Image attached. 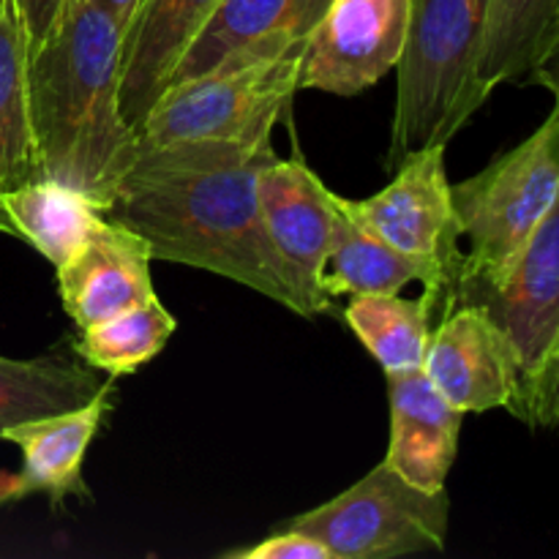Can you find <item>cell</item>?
I'll return each mask as SVG.
<instances>
[{
  "label": "cell",
  "instance_id": "obj_16",
  "mask_svg": "<svg viewBox=\"0 0 559 559\" xmlns=\"http://www.w3.org/2000/svg\"><path fill=\"white\" fill-rule=\"evenodd\" d=\"M222 0H142L120 49V112L140 129Z\"/></svg>",
  "mask_w": 559,
  "mask_h": 559
},
{
  "label": "cell",
  "instance_id": "obj_15",
  "mask_svg": "<svg viewBox=\"0 0 559 559\" xmlns=\"http://www.w3.org/2000/svg\"><path fill=\"white\" fill-rule=\"evenodd\" d=\"M391 404V437L382 462L424 491H445L459 456L462 418L442 399L424 369L385 374Z\"/></svg>",
  "mask_w": 559,
  "mask_h": 559
},
{
  "label": "cell",
  "instance_id": "obj_13",
  "mask_svg": "<svg viewBox=\"0 0 559 559\" xmlns=\"http://www.w3.org/2000/svg\"><path fill=\"white\" fill-rule=\"evenodd\" d=\"M151 265V246L112 218H104L87 243L55 267L60 304L76 331L156 298Z\"/></svg>",
  "mask_w": 559,
  "mask_h": 559
},
{
  "label": "cell",
  "instance_id": "obj_11",
  "mask_svg": "<svg viewBox=\"0 0 559 559\" xmlns=\"http://www.w3.org/2000/svg\"><path fill=\"white\" fill-rule=\"evenodd\" d=\"M475 304L486 306L516 353L522 404L524 393L559 342V197L508 276L478 295Z\"/></svg>",
  "mask_w": 559,
  "mask_h": 559
},
{
  "label": "cell",
  "instance_id": "obj_9",
  "mask_svg": "<svg viewBox=\"0 0 559 559\" xmlns=\"http://www.w3.org/2000/svg\"><path fill=\"white\" fill-rule=\"evenodd\" d=\"M257 197L267 238L300 295L304 317L331 311L322 271L336 227V191L328 189L304 158L273 156L257 175Z\"/></svg>",
  "mask_w": 559,
  "mask_h": 559
},
{
  "label": "cell",
  "instance_id": "obj_8",
  "mask_svg": "<svg viewBox=\"0 0 559 559\" xmlns=\"http://www.w3.org/2000/svg\"><path fill=\"white\" fill-rule=\"evenodd\" d=\"M413 0H331L306 38L300 91L358 96L402 60Z\"/></svg>",
  "mask_w": 559,
  "mask_h": 559
},
{
  "label": "cell",
  "instance_id": "obj_20",
  "mask_svg": "<svg viewBox=\"0 0 559 559\" xmlns=\"http://www.w3.org/2000/svg\"><path fill=\"white\" fill-rule=\"evenodd\" d=\"M0 200L14 222L16 238L31 243L55 267L71 260L107 218L91 197L49 178L3 191Z\"/></svg>",
  "mask_w": 559,
  "mask_h": 559
},
{
  "label": "cell",
  "instance_id": "obj_25",
  "mask_svg": "<svg viewBox=\"0 0 559 559\" xmlns=\"http://www.w3.org/2000/svg\"><path fill=\"white\" fill-rule=\"evenodd\" d=\"M224 559H331L328 549L311 535L300 530L278 527L260 544H251L246 549H229L222 555Z\"/></svg>",
  "mask_w": 559,
  "mask_h": 559
},
{
  "label": "cell",
  "instance_id": "obj_29",
  "mask_svg": "<svg viewBox=\"0 0 559 559\" xmlns=\"http://www.w3.org/2000/svg\"><path fill=\"white\" fill-rule=\"evenodd\" d=\"M0 233L11 235V238H16V227H14V222H11L9 213H5L3 200H0Z\"/></svg>",
  "mask_w": 559,
  "mask_h": 559
},
{
  "label": "cell",
  "instance_id": "obj_23",
  "mask_svg": "<svg viewBox=\"0 0 559 559\" xmlns=\"http://www.w3.org/2000/svg\"><path fill=\"white\" fill-rule=\"evenodd\" d=\"M178 320L158 298L118 311L76 331L74 353L96 371L118 380L151 364L173 338Z\"/></svg>",
  "mask_w": 559,
  "mask_h": 559
},
{
  "label": "cell",
  "instance_id": "obj_7",
  "mask_svg": "<svg viewBox=\"0 0 559 559\" xmlns=\"http://www.w3.org/2000/svg\"><path fill=\"white\" fill-rule=\"evenodd\" d=\"M445 147L431 145L409 153L399 162L391 183L374 197L347 200L338 194V202L360 227L429 267L445 289L448 311L459 304L464 251L445 169Z\"/></svg>",
  "mask_w": 559,
  "mask_h": 559
},
{
  "label": "cell",
  "instance_id": "obj_27",
  "mask_svg": "<svg viewBox=\"0 0 559 559\" xmlns=\"http://www.w3.org/2000/svg\"><path fill=\"white\" fill-rule=\"evenodd\" d=\"M527 82L546 87V91L555 96V104H559V38L551 44V49L544 55V60L535 66V71L530 74Z\"/></svg>",
  "mask_w": 559,
  "mask_h": 559
},
{
  "label": "cell",
  "instance_id": "obj_1",
  "mask_svg": "<svg viewBox=\"0 0 559 559\" xmlns=\"http://www.w3.org/2000/svg\"><path fill=\"white\" fill-rule=\"evenodd\" d=\"M273 145L183 142L140 151L107 218L151 246L153 260L229 278L304 317L287 267L262 222L257 175Z\"/></svg>",
  "mask_w": 559,
  "mask_h": 559
},
{
  "label": "cell",
  "instance_id": "obj_22",
  "mask_svg": "<svg viewBox=\"0 0 559 559\" xmlns=\"http://www.w3.org/2000/svg\"><path fill=\"white\" fill-rule=\"evenodd\" d=\"M44 178L27 102V41L14 3L0 0V194Z\"/></svg>",
  "mask_w": 559,
  "mask_h": 559
},
{
  "label": "cell",
  "instance_id": "obj_6",
  "mask_svg": "<svg viewBox=\"0 0 559 559\" xmlns=\"http://www.w3.org/2000/svg\"><path fill=\"white\" fill-rule=\"evenodd\" d=\"M448 524L445 491L415 489L380 462L342 495L278 527L317 538L331 559H396L445 549Z\"/></svg>",
  "mask_w": 559,
  "mask_h": 559
},
{
  "label": "cell",
  "instance_id": "obj_5",
  "mask_svg": "<svg viewBox=\"0 0 559 559\" xmlns=\"http://www.w3.org/2000/svg\"><path fill=\"white\" fill-rule=\"evenodd\" d=\"M304 47L167 87L136 129L140 151L183 142L273 145V129L300 91Z\"/></svg>",
  "mask_w": 559,
  "mask_h": 559
},
{
  "label": "cell",
  "instance_id": "obj_17",
  "mask_svg": "<svg viewBox=\"0 0 559 559\" xmlns=\"http://www.w3.org/2000/svg\"><path fill=\"white\" fill-rule=\"evenodd\" d=\"M413 282L424 284L426 293L435 295L437 306L445 311V289L435 273L360 227L355 218H349L336 194V227H333L331 254L322 271V289L328 298L396 295Z\"/></svg>",
  "mask_w": 559,
  "mask_h": 559
},
{
  "label": "cell",
  "instance_id": "obj_28",
  "mask_svg": "<svg viewBox=\"0 0 559 559\" xmlns=\"http://www.w3.org/2000/svg\"><path fill=\"white\" fill-rule=\"evenodd\" d=\"M91 3H96L98 9L107 11V14L118 22L120 31H123V36H126L129 25L134 22L136 11H140L142 0H91Z\"/></svg>",
  "mask_w": 559,
  "mask_h": 559
},
{
  "label": "cell",
  "instance_id": "obj_26",
  "mask_svg": "<svg viewBox=\"0 0 559 559\" xmlns=\"http://www.w3.org/2000/svg\"><path fill=\"white\" fill-rule=\"evenodd\" d=\"M11 3H14L16 16H20L22 31H25L27 58H31L52 36L55 27L60 25L71 0H11Z\"/></svg>",
  "mask_w": 559,
  "mask_h": 559
},
{
  "label": "cell",
  "instance_id": "obj_18",
  "mask_svg": "<svg viewBox=\"0 0 559 559\" xmlns=\"http://www.w3.org/2000/svg\"><path fill=\"white\" fill-rule=\"evenodd\" d=\"M112 388L93 366L60 353L38 358L0 355V440L14 426L85 407Z\"/></svg>",
  "mask_w": 559,
  "mask_h": 559
},
{
  "label": "cell",
  "instance_id": "obj_21",
  "mask_svg": "<svg viewBox=\"0 0 559 559\" xmlns=\"http://www.w3.org/2000/svg\"><path fill=\"white\" fill-rule=\"evenodd\" d=\"M435 309L437 298L426 289L413 300L399 293L353 295L342 317L385 374H402L424 366Z\"/></svg>",
  "mask_w": 559,
  "mask_h": 559
},
{
  "label": "cell",
  "instance_id": "obj_24",
  "mask_svg": "<svg viewBox=\"0 0 559 559\" xmlns=\"http://www.w3.org/2000/svg\"><path fill=\"white\" fill-rule=\"evenodd\" d=\"M516 418H522L530 426L559 431V342L546 358L544 369L538 371L533 385L524 393Z\"/></svg>",
  "mask_w": 559,
  "mask_h": 559
},
{
  "label": "cell",
  "instance_id": "obj_2",
  "mask_svg": "<svg viewBox=\"0 0 559 559\" xmlns=\"http://www.w3.org/2000/svg\"><path fill=\"white\" fill-rule=\"evenodd\" d=\"M123 31L91 0H71L27 58V102L41 175L91 197L104 213L140 153L120 112Z\"/></svg>",
  "mask_w": 559,
  "mask_h": 559
},
{
  "label": "cell",
  "instance_id": "obj_3",
  "mask_svg": "<svg viewBox=\"0 0 559 559\" xmlns=\"http://www.w3.org/2000/svg\"><path fill=\"white\" fill-rule=\"evenodd\" d=\"M489 5L491 0H413L407 47L396 66L391 167L420 147L448 145L486 104L478 55Z\"/></svg>",
  "mask_w": 559,
  "mask_h": 559
},
{
  "label": "cell",
  "instance_id": "obj_12",
  "mask_svg": "<svg viewBox=\"0 0 559 559\" xmlns=\"http://www.w3.org/2000/svg\"><path fill=\"white\" fill-rule=\"evenodd\" d=\"M331 0H222L175 66L169 85L304 47Z\"/></svg>",
  "mask_w": 559,
  "mask_h": 559
},
{
  "label": "cell",
  "instance_id": "obj_4",
  "mask_svg": "<svg viewBox=\"0 0 559 559\" xmlns=\"http://www.w3.org/2000/svg\"><path fill=\"white\" fill-rule=\"evenodd\" d=\"M459 233L467 240L459 304L497 287L559 197V104L544 123L462 183H451Z\"/></svg>",
  "mask_w": 559,
  "mask_h": 559
},
{
  "label": "cell",
  "instance_id": "obj_19",
  "mask_svg": "<svg viewBox=\"0 0 559 559\" xmlns=\"http://www.w3.org/2000/svg\"><path fill=\"white\" fill-rule=\"evenodd\" d=\"M559 38V0H491L478 55L486 98L500 85L527 82Z\"/></svg>",
  "mask_w": 559,
  "mask_h": 559
},
{
  "label": "cell",
  "instance_id": "obj_10",
  "mask_svg": "<svg viewBox=\"0 0 559 559\" xmlns=\"http://www.w3.org/2000/svg\"><path fill=\"white\" fill-rule=\"evenodd\" d=\"M420 369L459 413H516L522 396L516 353L495 317L475 300L456 304L431 328Z\"/></svg>",
  "mask_w": 559,
  "mask_h": 559
},
{
  "label": "cell",
  "instance_id": "obj_14",
  "mask_svg": "<svg viewBox=\"0 0 559 559\" xmlns=\"http://www.w3.org/2000/svg\"><path fill=\"white\" fill-rule=\"evenodd\" d=\"M109 393L112 388L85 407L27 420L5 431L3 440L22 451V467L16 475H0V502L44 495L52 508H60L69 497L82 500L91 495L82 467L109 409Z\"/></svg>",
  "mask_w": 559,
  "mask_h": 559
}]
</instances>
